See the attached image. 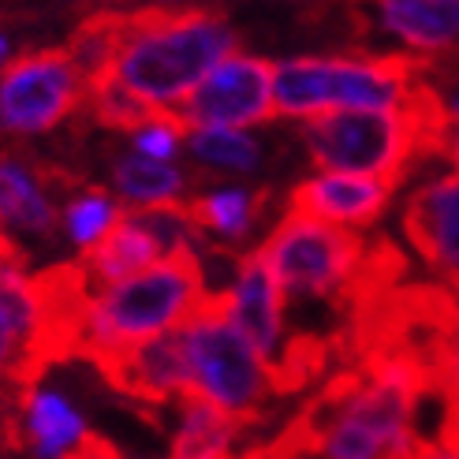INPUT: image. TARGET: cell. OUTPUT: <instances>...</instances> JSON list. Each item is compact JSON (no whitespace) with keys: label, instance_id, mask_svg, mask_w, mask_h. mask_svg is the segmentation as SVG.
<instances>
[{"label":"cell","instance_id":"13","mask_svg":"<svg viewBox=\"0 0 459 459\" xmlns=\"http://www.w3.org/2000/svg\"><path fill=\"white\" fill-rule=\"evenodd\" d=\"M0 228L15 239H53L60 232V202L45 176L15 153L0 150Z\"/></svg>","mask_w":459,"mask_h":459},{"label":"cell","instance_id":"27","mask_svg":"<svg viewBox=\"0 0 459 459\" xmlns=\"http://www.w3.org/2000/svg\"><path fill=\"white\" fill-rule=\"evenodd\" d=\"M415 459H459V445H452V441H426V445H419Z\"/></svg>","mask_w":459,"mask_h":459},{"label":"cell","instance_id":"15","mask_svg":"<svg viewBox=\"0 0 459 459\" xmlns=\"http://www.w3.org/2000/svg\"><path fill=\"white\" fill-rule=\"evenodd\" d=\"M160 258H165V247H160L157 232L139 210H131L86 258H79V269L90 288H101L112 281L134 277V273L150 269Z\"/></svg>","mask_w":459,"mask_h":459},{"label":"cell","instance_id":"6","mask_svg":"<svg viewBox=\"0 0 459 459\" xmlns=\"http://www.w3.org/2000/svg\"><path fill=\"white\" fill-rule=\"evenodd\" d=\"M258 258L288 299H343L366 277V243L359 232L291 210L258 243Z\"/></svg>","mask_w":459,"mask_h":459},{"label":"cell","instance_id":"29","mask_svg":"<svg viewBox=\"0 0 459 459\" xmlns=\"http://www.w3.org/2000/svg\"><path fill=\"white\" fill-rule=\"evenodd\" d=\"M12 255H22V250L12 243V236L4 232V228H0V258H12Z\"/></svg>","mask_w":459,"mask_h":459},{"label":"cell","instance_id":"19","mask_svg":"<svg viewBox=\"0 0 459 459\" xmlns=\"http://www.w3.org/2000/svg\"><path fill=\"white\" fill-rule=\"evenodd\" d=\"M265 202H269L265 191L213 187V191H202L198 198H191L187 213L205 239H221L228 247H239L255 236V228L265 213Z\"/></svg>","mask_w":459,"mask_h":459},{"label":"cell","instance_id":"17","mask_svg":"<svg viewBox=\"0 0 459 459\" xmlns=\"http://www.w3.org/2000/svg\"><path fill=\"white\" fill-rule=\"evenodd\" d=\"M377 22L415 53H445L459 41V0H377Z\"/></svg>","mask_w":459,"mask_h":459},{"label":"cell","instance_id":"4","mask_svg":"<svg viewBox=\"0 0 459 459\" xmlns=\"http://www.w3.org/2000/svg\"><path fill=\"white\" fill-rule=\"evenodd\" d=\"M422 90L415 56H291L273 64V117L307 124L336 108L400 112Z\"/></svg>","mask_w":459,"mask_h":459},{"label":"cell","instance_id":"22","mask_svg":"<svg viewBox=\"0 0 459 459\" xmlns=\"http://www.w3.org/2000/svg\"><path fill=\"white\" fill-rule=\"evenodd\" d=\"M86 105L105 127H117V131H134L150 117V108L134 101L127 90L117 86L108 75H98L86 82Z\"/></svg>","mask_w":459,"mask_h":459},{"label":"cell","instance_id":"11","mask_svg":"<svg viewBox=\"0 0 459 459\" xmlns=\"http://www.w3.org/2000/svg\"><path fill=\"white\" fill-rule=\"evenodd\" d=\"M396 183L377 176H351V172H321L314 169L288 191V210L336 228H370L393 202Z\"/></svg>","mask_w":459,"mask_h":459},{"label":"cell","instance_id":"7","mask_svg":"<svg viewBox=\"0 0 459 459\" xmlns=\"http://www.w3.org/2000/svg\"><path fill=\"white\" fill-rule=\"evenodd\" d=\"M86 101V75L67 49L15 56L0 72V134L38 139L75 117Z\"/></svg>","mask_w":459,"mask_h":459},{"label":"cell","instance_id":"26","mask_svg":"<svg viewBox=\"0 0 459 459\" xmlns=\"http://www.w3.org/2000/svg\"><path fill=\"white\" fill-rule=\"evenodd\" d=\"M433 153L448 157L452 172H459V120H445V127H441V134H437V143H433Z\"/></svg>","mask_w":459,"mask_h":459},{"label":"cell","instance_id":"28","mask_svg":"<svg viewBox=\"0 0 459 459\" xmlns=\"http://www.w3.org/2000/svg\"><path fill=\"white\" fill-rule=\"evenodd\" d=\"M15 56H12V38L4 34V30H0V72H4V67L12 64Z\"/></svg>","mask_w":459,"mask_h":459},{"label":"cell","instance_id":"21","mask_svg":"<svg viewBox=\"0 0 459 459\" xmlns=\"http://www.w3.org/2000/svg\"><path fill=\"white\" fill-rule=\"evenodd\" d=\"M120 221L124 205L105 187H79L60 205V236L79 250V258H86Z\"/></svg>","mask_w":459,"mask_h":459},{"label":"cell","instance_id":"31","mask_svg":"<svg viewBox=\"0 0 459 459\" xmlns=\"http://www.w3.org/2000/svg\"><path fill=\"white\" fill-rule=\"evenodd\" d=\"M0 459H4V445H0Z\"/></svg>","mask_w":459,"mask_h":459},{"label":"cell","instance_id":"5","mask_svg":"<svg viewBox=\"0 0 459 459\" xmlns=\"http://www.w3.org/2000/svg\"><path fill=\"white\" fill-rule=\"evenodd\" d=\"M176 343L183 355V374H187V396L217 407L239 426L265 415L281 385L213 295L176 329Z\"/></svg>","mask_w":459,"mask_h":459},{"label":"cell","instance_id":"25","mask_svg":"<svg viewBox=\"0 0 459 459\" xmlns=\"http://www.w3.org/2000/svg\"><path fill=\"white\" fill-rule=\"evenodd\" d=\"M27 381H34L30 359H27V351H22L15 329H12L4 303H0V388H19Z\"/></svg>","mask_w":459,"mask_h":459},{"label":"cell","instance_id":"23","mask_svg":"<svg viewBox=\"0 0 459 459\" xmlns=\"http://www.w3.org/2000/svg\"><path fill=\"white\" fill-rule=\"evenodd\" d=\"M183 139H187V127L179 124L176 112H150L131 131V150L153 160H176L183 153Z\"/></svg>","mask_w":459,"mask_h":459},{"label":"cell","instance_id":"30","mask_svg":"<svg viewBox=\"0 0 459 459\" xmlns=\"http://www.w3.org/2000/svg\"><path fill=\"white\" fill-rule=\"evenodd\" d=\"M445 112H448V117H452V120H459V94H455V98L448 101V108H445Z\"/></svg>","mask_w":459,"mask_h":459},{"label":"cell","instance_id":"12","mask_svg":"<svg viewBox=\"0 0 459 459\" xmlns=\"http://www.w3.org/2000/svg\"><path fill=\"white\" fill-rule=\"evenodd\" d=\"M403 236L433 273L459 281V172L433 176L411 191Z\"/></svg>","mask_w":459,"mask_h":459},{"label":"cell","instance_id":"24","mask_svg":"<svg viewBox=\"0 0 459 459\" xmlns=\"http://www.w3.org/2000/svg\"><path fill=\"white\" fill-rule=\"evenodd\" d=\"M437 381L445 388V400H448V437L452 445H459V321H452V329L441 343V355H437Z\"/></svg>","mask_w":459,"mask_h":459},{"label":"cell","instance_id":"18","mask_svg":"<svg viewBox=\"0 0 459 459\" xmlns=\"http://www.w3.org/2000/svg\"><path fill=\"white\" fill-rule=\"evenodd\" d=\"M243 429L247 426L221 415L217 407L202 403L195 396H183L176 403L169 459H243L239 455Z\"/></svg>","mask_w":459,"mask_h":459},{"label":"cell","instance_id":"20","mask_svg":"<svg viewBox=\"0 0 459 459\" xmlns=\"http://www.w3.org/2000/svg\"><path fill=\"white\" fill-rule=\"evenodd\" d=\"M183 150L205 172L221 176H255L262 169V143L255 131H232V127H191Z\"/></svg>","mask_w":459,"mask_h":459},{"label":"cell","instance_id":"8","mask_svg":"<svg viewBox=\"0 0 459 459\" xmlns=\"http://www.w3.org/2000/svg\"><path fill=\"white\" fill-rule=\"evenodd\" d=\"M213 299L221 303L228 321L239 329V336L262 355V362L273 370L277 385L299 381L303 348L288 333V295L273 281V273L258 258V250L236 258L232 277L213 291Z\"/></svg>","mask_w":459,"mask_h":459},{"label":"cell","instance_id":"3","mask_svg":"<svg viewBox=\"0 0 459 459\" xmlns=\"http://www.w3.org/2000/svg\"><path fill=\"white\" fill-rule=\"evenodd\" d=\"M448 120L441 101L422 90V98L400 108H336L303 124V150L321 172L377 176L396 183L403 169L426 150H433Z\"/></svg>","mask_w":459,"mask_h":459},{"label":"cell","instance_id":"16","mask_svg":"<svg viewBox=\"0 0 459 459\" xmlns=\"http://www.w3.org/2000/svg\"><path fill=\"white\" fill-rule=\"evenodd\" d=\"M108 183L120 205L131 210H165L183 205L191 195V179L176 160H153L134 150H120L108 165Z\"/></svg>","mask_w":459,"mask_h":459},{"label":"cell","instance_id":"1","mask_svg":"<svg viewBox=\"0 0 459 459\" xmlns=\"http://www.w3.org/2000/svg\"><path fill=\"white\" fill-rule=\"evenodd\" d=\"M232 53H239V38L224 15L150 8L124 15V38L105 75L150 112H179L191 90Z\"/></svg>","mask_w":459,"mask_h":459},{"label":"cell","instance_id":"10","mask_svg":"<svg viewBox=\"0 0 459 459\" xmlns=\"http://www.w3.org/2000/svg\"><path fill=\"white\" fill-rule=\"evenodd\" d=\"M90 441H94V429L64 388L38 377L15 388L12 452H27L30 459H72Z\"/></svg>","mask_w":459,"mask_h":459},{"label":"cell","instance_id":"9","mask_svg":"<svg viewBox=\"0 0 459 459\" xmlns=\"http://www.w3.org/2000/svg\"><path fill=\"white\" fill-rule=\"evenodd\" d=\"M183 127L255 131L273 120V64L250 53L224 56L179 105Z\"/></svg>","mask_w":459,"mask_h":459},{"label":"cell","instance_id":"2","mask_svg":"<svg viewBox=\"0 0 459 459\" xmlns=\"http://www.w3.org/2000/svg\"><path fill=\"white\" fill-rule=\"evenodd\" d=\"M210 295L213 284L205 277V265L198 255L160 258L150 269L134 273V277L90 288L79 314L75 355H86L101 366L139 348V343L169 336Z\"/></svg>","mask_w":459,"mask_h":459},{"label":"cell","instance_id":"14","mask_svg":"<svg viewBox=\"0 0 459 459\" xmlns=\"http://www.w3.org/2000/svg\"><path fill=\"white\" fill-rule=\"evenodd\" d=\"M101 370L108 374V381L117 385L120 393L157 403V407H176L187 396V374H183V355H179L176 333L157 336L150 343H139V348L101 362Z\"/></svg>","mask_w":459,"mask_h":459}]
</instances>
